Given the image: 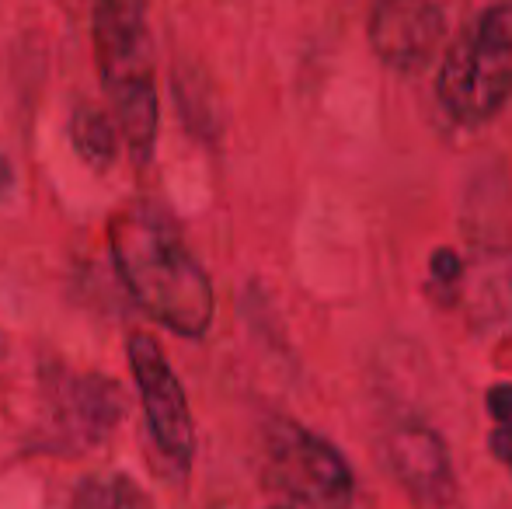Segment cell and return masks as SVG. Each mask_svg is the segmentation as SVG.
Here are the masks:
<instances>
[{
    "label": "cell",
    "mask_w": 512,
    "mask_h": 509,
    "mask_svg": "<svg viewBox=\"0 0 512 509\" xmlns=\"http://www.w3.org/2000/svg\"><path fill=\"white\" fill-rule=\"evenodd\" d=\"M108 248L115 272L150 318L185 339H203L216 311L213 283L168 213L147 199L122 206L108 220Z\"/></svg>",
    "instance_id": "6da1fadb"
},
{
    "label": "cell",
    "mask_w": 512,
    "mask_h": 509,
    "mask_svg": "<svg viewBox=\"0 0 512 509\" xmlns=\"http://www.w3.org/2000/svg\"><path fill=\"white\" fill-rule=\"evenodd\" d=\"M95 56L112 119L136 164L150 161L157 143V81L143 0H95Z\"/></svg>",
    "instance_id": "7a4b0ae2"
},
{
    "label": "cell",
    "mask_w": 512,
    "mask_h": 509,
    "mask_svg": "<svg viewBox=\"0 0 512 509\" xmlns=\"http://www.w3.org/2000/svg\"><path fill=\"white\" fill-rule=\"evenodd\" d=\"M436 95L446 116L464 126L488 123L512 102V0L460 32L443 56Z\"/></svg>",
    "instance_id": "3957f363"
},
{
    "label": "cell",
    "mask_w": 512,
    "mask_h": 509,
    "mask_svg": "<svg viewBox=\"0 0 512 509\" xmlns=\"http://www.w3.org/2000/svg\"><path fill=\"white\" fill-rule=\"evenodd\" d=\"M269 478L310 509H349L356 496V475L335 443L310 433L293 419H272L265 429Z\"/></svg>",
    "instance_id": "277c9868"
},
{
    "label": "cell",
    "mask_w": 512,
    "mask_h": 509,
    "mask_svg": "<svg viewBox=\"0 0 512 509\" xmlns=\"http://www.w3.org/2000/svg\"><path fill=\"white\" fill-rule=\"evenodd\" d=\"M129 367H133L136 387H140L143 412H147L150 436L157 440L161 454L175 461L182 471H189L196 454V429L185 391L178 384L175 370L168 367V356L157 346L154 335L136 332L129 335Z\"/></svg>",
    "instance_id": "5b68a950"
},
{
    "label": "cell",
    "mask_w": 512,
    "mask_h": 509,
    "mask_svg": "<svg viewBox=\"0 0 512 509\" xmlns=\"http://www.w3.org/2000/svg\"><path fill=\"white\" fill-rule=\"evenodd\" d=\"M446 35V14L436 0H377L370 14V46L380 63L418 74L432 63Z\"/></svg>",
    "instance_id": "8992f818"
},
{
    "label": "cell",
    "mask_w": 512,
    "mask_h": 509,
    "mask_svg": "<svg viewBox=\"0 0 512 509\" xmlns=\"http://www.w3.org/2000/svg\"><path fill=\"white\" fill-rule=\"evenodd\" d=\"M384 461L391 475L418 499L422 506H450L457 496L453 464L446 443L436 429L422 422H401L384 440Z\"/></svg>",
    "instance_id": "52a82bcc"
},
{
    "label": "cell",
    "mask_w": 512,
    "mask_h": 509,
    "mask_svg": "<svg viewBox=\"0 0 512 509\" xmlns=\"http://www.w3.org/2000/svg\"><path fill=\"white\" fill-rule=\"evenodd\" d=\"M67 394V408H70V426L81 429V436L91 440H102L112 426H119V415H122V398H119V384H112L108 377L88 374V377H77L63 387Z\"/></svg>",
    "instance_id": "ba28073f"
},
{
    "label": "cell",
    "mask_w": 512,
    "mask_h": 509,
    "mask_svg": "<svg viewBox=\"0 0 512 509\" xmlns=\"http://www.w3.org/2000/svg\"><path fill=\"white\" fill-rule=\"evenodd\" d=\"M70 140L74 150L81 154V161H88L95 171L112 168V161L119 157V126L98 105H77L74 119H70Z\"/></svg>",
    "instance_id": "9c48e42d"
},
{
    "label": "cell",
    "mask_w": 512,
    "mask_h": 509,
    "mask_svg": "<svg viewBox=\"0 0 512 509\" xmlns=\"http://www.w3.org/2000/svg\"><path fill=\"white\" fill-rule=\"evenodd\" d=\"M432 286H439V290H457L460 286V276H464V258L457 252H450V248H439V252H432Z\"/></svg>",
    "instance_id": "30bf717a"
},
{
    "label": "cell",
    "mask_w": 512,
    "mask_h": 509,
    "mask_svg": "<svg viewBox=\"0 0 512 509\" xmlns=\"http://www.w3.org/2000/svg\"><path fill=\"white\" fill-rule=\"evenodd\" d=\"M108 509H150V499L143 489H136L126 475H115V482L108 485Z\"/></svg>",
    "instance_id": "8fae6325"
},
{
    "label": "cell",
    "mask_w": 512,
    "mask_h": 509,
    "mask_svg": "<svg viewBox=\"0 0 512 509\" xmlns=\"http://www.w3.org/2000/svg\"><path fill=\"white\" fill-rule=\"evenodd\" d=\"M485 405H488V412H492V419L499 422V429H495V433H499V436H512V384L488 387Z\"/></svg>",
    "instance_id": "7c38bea8"
},
{
    "label": "cell",
    "mask_w": 512,
    "mask_h": 509,
    "mask_svg": "<svg viewBox=\"0 0 512 509\" xmlns=\"http://www.w3.org/2000/svg\"><path fill=\"white\" fill-rule=\"evenodd\" d=\"M11 182H14V175H11V164L0 157V196H4L7 189H11Z\"/></svg>",
    "instance_id": "4fadbf2b"
}]
</instances>
